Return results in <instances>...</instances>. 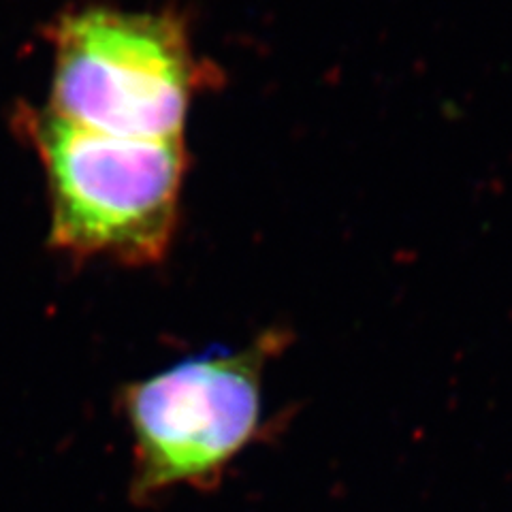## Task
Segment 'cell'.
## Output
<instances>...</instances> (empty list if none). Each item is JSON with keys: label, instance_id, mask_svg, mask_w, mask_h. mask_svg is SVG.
<instances>
[{"label": "cell", "instance_id": "1", "mask_svg": "<svg viewBox=\"0 0 512 512\" xmlns=\"http://www.w3.org/2000/svg\"><path fill=\"white\" fill-rule=\"evenodd\" d=\"M50 190V244L75 259L143 267L169 254L188 165L184 137H114L26 109Z\"/></svg>", "mask_w": 512, "mask_h": 512}, {"label": "cell", "instance_id": "2", "mask_svg": "<svg viewBox=\"0 0 512 512\" xmlns=\"http://www.w3.org/2000/svg\"><path fill=\"white\" fill-rule=\"evenodd\" d=\"M50 41L52 114L114 137H184L210 71L178 15L84 7L60 15Z\"/></svg>", "mask_w": 512, "mask_h": 512}, {"label": "cell", "instance_id": "3", "mask_svg": "<svg viewBox=\"0 0 512 512\" xmlns=\"http://www.w3.org/2000/svg\"><path fill=\"white\" fill-rule=\"evenodd\" d=\"M288 333L269 329L242 350L214 348L128 382L120 408L133 434L128 495L150 504L171 489L210 491L259 438L263 376Z\"/></svg>", "mask_w": 512, "mask_h": 512}]
</instances>
